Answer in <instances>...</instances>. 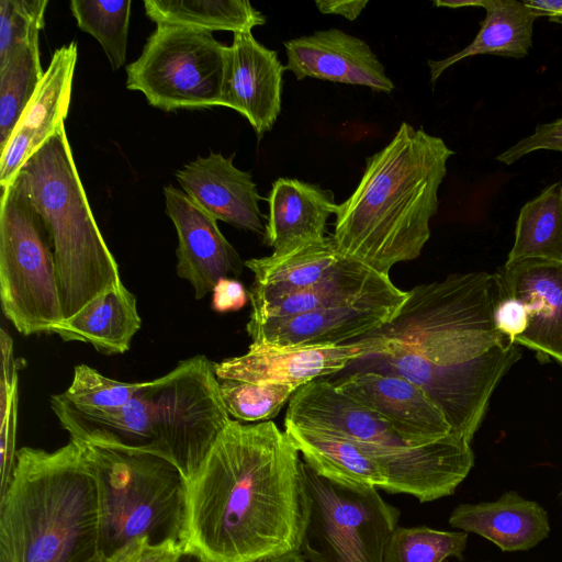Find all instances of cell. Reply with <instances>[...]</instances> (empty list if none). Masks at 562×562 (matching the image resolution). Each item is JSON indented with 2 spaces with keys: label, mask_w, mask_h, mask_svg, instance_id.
I'll return each mask as SVG.
<instances>
[{
  "label": "cell",
  "mask_w": 562,
  "mask_h": 562,
  "mask_svg": "<svg viewBox=\"0 0 562 562\" xmlns=\"http://www.w3.org/2000/svg\"><path fill=\"white\" fill-rule=\"evenodd\" d=\"M306 497L300 452L271 422L231 420L187 484L183 546L205 562L300 552Z\"/></svg>",
  "instance_id": "1"
},
{
  "label": "cell",
  "mask_w": 562,
  "mask_h": 562,
  "mask_svg": "<svg viewBox=\"0 0 562 562\" xmlns=\"http://www.w3.org/2000/svg\"><path fill=\"white\" fill-rule=\"evenodd\" d=\"M453 155L441 137L403 122L386 146L367 157L358 186L338 204L330 236L337 249L385 276L419 257Z\"/></svg>",
  "instance_id": "2"
},
{
  "label": "cell",
  "mask_w": 562,
  "mask_h": 562,
  "mask_svg": "<svg viewBox=\"0 0 562 562\" xmlns=\"http://www.w3.org/2000/svg\"><path fill=\"white\" fill-rule=\"evenodd\" d=\"M2 492L0 562H103L99 495L83 447H23Z\"/></svg>",
  "instance_id": "3"
},
{
  "label": "cell",
  "mask_w": 562,
  "mask_h": 562,
  "mask_svg": "<svg viewBox=\"0 0 562 562\" xmlns=\"http://www.w3.org/2000/svg\"><path fill=\"white\" fill-rule=\"evenodd\" d=\"M20 173L50 234L64 319L70 318L123 281L91 212L64 124Z\"/></svg>",
  "instance_id": "4"
},
{
  "label": "cell",
  "mask_w": 562,
  "mask_h": 562,
  "mask_svg": "<svg viewBox=\"0 0 562 562\" xmlns=\"http://www.w3.org/2000/svg\"><path fill=\"white\" fill-rule=\"evenodd\" d=\"M501 294L497 273L484 271L419 284L407 291L393 317L368 336L392 340L439 366L463 363L508 340L494 322Z\"/></svg>",
  "instance_id": "5"
},
{
  "label": "cell",
  "mask_w": 562,
  "mask_h": 562,
  "mask_svg": "<svg viewBox=\"0 0 562 562\" xmlns=\"http://www.w3.org/2000/svg\"><path fill=\"white\" fill-rule=\"evenodd\" d=\"M81 446L98 485L104 559L136 537L183 544L187 482L172 462L145 451Z\"/></svg>",
  "instance_id": "6"
},
{
  "label": "cell",
  "mask_w": 562,
  "mask_h": 562,
  "mask_svg": "<svg viewBox=\"0 0 562 562\" xmlns=\"http://www.w3.org/2000/svg\"><path fill=\"white\" fill-rule=\"evenodd\" d=\"M0 299L24 336L52 333L64 321L53 240L20 172L1 189Z\"/></svg>",
  "instance_id": "7"
},
{
  "label": "cell",
  "mask_w": 562,
  "mask_h": 562,
  "mask_svg": "<svg viewBox=\"0 0 562 562\" xmlns=\"http://www.w3.org/2000/svg\"><path fill=\"white\" fill-rule=\"evenodd\" d=\"M306 497L300 547L307 562H384L400 510L374 486L327 479L302 461Z\"/></svg>",
  "instance_id": "8"
},
{
  "label": "cell",
  "mask_w": 562,
  "mask_h": 562,
  "mask_svg": "<svg viewBox=\"0 0 562 562\" xmlns=\"http://www.w3.org/2000/svg\"><path fill=\"white\" fill-rule=\"evenodd\" d=\"M153 452L172 462L187 484L232 420L220 392L215 362L203 355L180 361L148 381Z\"/></svg>",
  "instance_id": "9"
},
{
  "label": "cell",
  "mask_w": 562,
  "mask_h": 562,
  "mask_svg": "<svg viewBox=\"0 0 562 562\" xmlns=\"http://www.w3.org/2000/svg\"><path fill=\"white\" fill-rule=\"evenodd\" d=\"M227 48L212 32L157 25L126 66V87L164 111L220 106Z\"/></svg>",
  "instance_id": "10"
},
{
  "label": "cell",
  "mask_w": 562,
  "mask_h": 562,
  "mask_svg": "<svg viewBox=\"0 0 562 562\" xmlns=\"http://www.w3.org/2000/svg\"><path fill=\"white\" fill-rule=\"evenodd\" d=\"M386 371L420 386L438 406L450 434L471 442L485 415L493 391L520 359L516 342L506 340L484 355L452 366H439L389 340L385 355L372 356Z\"/></svg>",
  "instance_id": "11"
},
{
  "label": "cell",
  "mask_w": 562,
  "mask_h": 562,
  "mask_svg": "<svg viewBox=\"0 0 562 562\" xmlns=\"http://www.w3.org/2000/svg\"><path fill=\"white\" fill-rule=\"evenodd\" d=\"M248 292L251 318L337 307L397 311L407 297V291L396 288L389 276L352 258L333 278L308 288L283 290L254 282Z\"/></svg>",
  "instance_id": "12"
},
{
  "label": "cell",
  "mask_w": 562,
  "mask_h": 562,
  "mask_svg": "<svg viewBox=\"0 0 562 562\" xmlns=\"http://www.w3.org/2000/svg\"><path fill=\"white\" fill-rule=\"evenodd\" d=\"M360 445L379 465L383 491L408 494L422 503L453 494L474 465L470 441L453 434L415 447Z\"/></svg>",
  "instance_id": "13"
},
{
  "label": "cell",
  "mask_w": 562,
  "mask_h": 562,
  "mask_svg": "<svg viewBox=\"0 0 562 562\" xmlns=\"http://www.w3.org/2000/svg\"><path fill=\"white\" fill-rule=\"evenodd\" d=\"M389 340L366 336L337 346L276 349L250 344L245 355L215 363L218 380L291 384L297 387L338 372L363 357L385 355Z\"/></svg>",
  "instance_id": "14"
},
{
  "label": "cell",
  "mask_w": 562,
  "mask_h": 562,
  "mask_svg": "<svg viewBox=\"0 0 562 562\" xmlns=\"http://www.w3.org/2000/svg\"><path fill=\"white\" fill-rule=\"evenodd\" d=\"M164 195L166 214L178 235L177 274L191 284L196 300L203 299L220 279L238 277L245 262L220 231L217 220L184 191L166 186Z\"/></svg>",
  "instance_id": "15"
},
{
  "label": "cell",
  "mask_w": 562,
  "mask_h": 562,
  "mask_svg": "<svg viewBox=\"0 0 562 562\" xmlns=\"http://www.w3.org/2000/svg\"><path fill=\"white\" fill-rule=\"evenodd\" d=\"M284 71L278 53L259 43L251 32L234 33L226 54L220 106L245 116L261 138L281 112Z\"/></svg>",
  "instance_id": "16"
},
{
  "label": "cell",
  "mask_w": 562,
  "mask_h": 562,
  "mask_svg": "<svg viewBox=\"0 0 562 562\" xmlns=\"http://www.w3.org/2000/svg\"><path fill=\"white\" fill-rule=\"evenodd\" d=\"M334 383L417 446L450 434V426L438 406L420 386L402 375L364 370Z\"/></svg>",
  "instance_id": "17"
},
{
  "label": "cell",
  "mask_w": 562,
  "mask_h": 562,
  "mask_svg": "<svg viewBox=\"0 0 562 562\" xmlns=\"http://www.w3.org/2000/svg\"><path fill=\"white\" fill-rule=\"evenodd\" d=\"M285 70L297 80L321 79L391 93L393 81L370 46L338 29L316 31L284 42Z\"/></svg>",
  "instance_id": "18"
},
{
  "label": "cell",
  "mask_w": 562,
  "mask_h": 562,
  "mask_svg": "<svg viewBox=\"0 0 562 562\" xmlns=\"http://www.w3.org/2000/svg\"><path fill=\"white\" fill-rule=\"evenodd\" d=\"M284 424L372 446H417L378 414L341 392L334 382L322 379L311 381L294 392Z\"/></svg>",
  "instance_id": "19"
},
{
  "label": "cell",
  "mask_w": 562,
  "mask_h": 562,
  "mask_svg": "<svg viewBox=\"0 0 562 562\" xmlns=\"http://www.w3.org/2000/svg\"><path fill=\"white\" fill-rule=\"evenodd\" d=\"M397 311L337 307L286 316L251 318L246 325L251 344L276 349L344 345L363 338L387 323Z\"/></svg>",
  "instance_id": "20"
},
{
  "label": "cell",
  "mask_w": 562,
  "mask_h": 562,
  "mask_svg": "<svg viewBox=\"0 0 562 562\" xmlns=\"http://www.w3.org/2000/svg\"><path fill=\"white\" fill-rule=\"evenodd\" d=\"M176 178L182 190L217 221L265 234L257 184L250 172L234 166L233 156L210 151L179 169Z\"/></svg>",
  "instance_id": "21"
},
{
  "label": "cell",
  "mask_w": 562,
  "mask_h": 562,
  "mask_svg": "<svg viewBox=\"0 0 562 562\" xmlns=\"http://www.w3.org/2000/svg\"><path fill=\"white\" fill-rule=\"evenodd\" d=\"M501 291L521 301L528 325L517 345L562 364V262L524 260L496 272Z\"/></svg>",
  "instance_id": "22"
},
{
  "label": "cell",
  "mask_w": 562,
  "mask_h": 562,
  "mask_svg": "<svg viewBox=\"0 0 562 562\" xmlns=\"http://www.w3.org/2000/svg\"><path fill=\"white\" fill-rule=\"evenodd\" d=\"M268 205L263 238L273 256L324 240L327 220L338 207L330 190L283 177L272 183Z\"/></svg>",
  "instance_id": "23"
},
{
  "label": "cell",
  "mask_w": 562,
  "mask_h": 562,
  "mask_svg": "<svg viewBox=\"0 0 562 562\" xmlns=\"http://www.w3.org/2000/svg\"><path fill=\"white\" fill-rule=\"evenodd\" d=\"M449 525L479 535L504 552L527 551L547 539L551 531L547 510L515 491L492 502L461 504Z\"/></svg>",
  "instance_id": "24"
},
{
  "label": "cell",
  "mask_w": 562,
  "mask_h": 562,
  "mask_svg": "<svg viewBox=\"0 0 562 562\" xmlns=\"http://www.w3.org/2000/svg\"><path fill=\"white\" fill-rule=\"evenodd\" d=\"M50 406L70 439L87 446L153 452V407L148 381L122 407L86 414L53 395Z\"/></svg>",
  "instance_id": "25"
},
{
  "label": "cell",
  "mask_w": 562,
  "mask_h": 562,
  "mask_svg": "<svg viewBox=\"0 0 562 562\" xmlns=\"http://www.w3.org/2000/svg\"><path fill=\"white\" fill-rule=\"evenodd\" d=\"M434 4L451 9L479 7L485 9L486 14L479 33L468 46L447 58L428 60L432 85L445 70L468 57L485 54L526 57L532 46L535 21L540 18L518 0H437Z\"/></svg>",
  "instance_id": "26"
},
{
  "label": "cell",
  "mask_w": 562,
  "mask_h": 562,
  "mask_svg": "<svg viewBox=\"0 0 562 562\" xmlns=\"http://www.w3.org/2000/svg\"><path fill=\"white\" fill-rule=\"evenodd\" d=\"M136 303L135 295L122 282L58 323L50 334L65 341L90 344L104 355L124 353L142 326Z\"/></svg>",
  "instance_id": "27"
},
{
  "label": "cell",
  "mask_w": 562,
  "mask_h": 562,
  "mask_svg": "<svg viewBox=\"0 0 562 562\" xmlns=\"http://www.w3.org/2000/svg\"><path fill=\"white\" fill-rule=\"evenodd\" d=\"M284 427L304 462L318 474L347 484L384 487L379 465L359 442L291 424Z\"/></svg>",
  "instance_id": "28"
},
{
  "label": "cell",
  "mask_w": 562,
  "mask_h": 562,
  "mask_svg": "<svg viewBox=\"0 0 562 562\" xmlns=\"http://www.w3.org/2000/svg\"><path fill=\"white\" fill-rule=\"evenodd\" d=\"M351 258L342 255L331 237L283 256L251 258L245 266L255 283L283 290L304 289L337 274Z\"/></svg>",
  "instance_id": "29"
},
{
  "label": "cell",
  "mask_w": 562,
  "mask_h": 562,
  "mask_svg": "<svg viewBox=\"0 0 562 562\" xmlns=\"http://www.w3.org/2000/svg\"><path fill=\"white\" fill-rule=\"evenodd\" d=\"M144 8L157 25L207 32H251L266 23V16L247 0H145Z\"/></svg>",
  "instance_id": "30"
},
{
  "label": "cell",
  "mask_w": 562,
  "mask_h": 562,
  "mask_svg": "<svg viewBox=\"0 0 562 562\" xmlns=\"http://www.w3.org/2000/svg\"><path fill=\"white\" fill-rule=\"evenodd\" d=\"M562 262V183L543 189L521 209L506 265L524 260Z\"/></svg>",
  "instance_id": "31"
},
{
  "label": "cell",
  "mask_w": 562,
  "mask_h": 562,
  "mask_svg": "<svg viewBox=\"0 0 562 562\" xmlns=\"http://www.w3.org/2000/svg\"><path fill=\"white\" fill-rule=\"evenodd\" d=\"M78 57L77 44L57 48L15 128L30 132L43 145L64 124L70 104Z\"/></svg>",
  "instance_id": "32"
},
{
  "label": "cell",
  "mask_w": 562,
  "mask_h": 562,
  "mask_svg": "<svg viewBox=\"0 0 562 562\" xmlns=\"http://www.w3.org/2000/svg\"><path fill=\"white\" fill-rule=\"evenodd\" d=\"M43 72L38 37L16 47L0 63V150L15 130Z\"/></svg>",
  "instance_id": "33"
},
{
  "label": "cell",
  "mask_w": 562,
  "mask_h": 562,
  "mask_svg": "<svg viewBox=\"0 0 562 562\" xmlns=\"http://www.w3.org/2000/svg\"><path fill=\"white\" fill-rule=\"evenodd\" d=\"M131 0H71L70 11L78 27L102 46L113 70L126 60Z\"/></svg>",
  "instance_id": "34"
},
{
  "label": "cell",
  "mask_w": 562,
  "mask_h": 562,
  "mask_svg": "<svg viewBox=\"0 0 562 562\" xmlns=\"http://www.w3.org/2000/svg\"><path fill=\"white\" fill-rule=\"evenodd\" d=\"M468 532L442 531L426 526L397 527L384 552V562H446L462 559Z\"/></svg>",
  "instance_id": "35"
},
{
  "label": "cell",
  "mask_w": 562,
  "mask_h": 562,
  "mask_svg": "<svg viewBox=\"0 0 562 562\" xmlns=\"http://www.w3.org/2000/svg\"><path fill=\"white\" fill-rule=\"evenodd\" d=\"M144 382H122L101 374L87 364H78L68 389L60 397L75 409L95 414L125 405Z\"/></svg>",
  "instance_id": "36"
},
{
  "label": "cell",
  "mask_w": 562,
  "mask_h": 562,
  "mask_svg": "<svg viewBox=\"0 0 562 562\" xmlns=\"http://www.w3.org/2000/svg\"><path fill=\"white\" fill-rule=\"evenodd\" d=\"M228 414L245 422L269 420L299 389L291 384L218 380Z\"/></svg>",
  "instance_id": "37"
},
{
  "label": "cell",
  "mask_w": 562,
  "mask_h": 562,
  "mask_svg": "<svg viewBox=\"0 0 562 562\" xmlns=\"http://www.w3.org/2000/svg\"><path fill=\"white\" fill-rule=\"evenodd\" d=\"M47 0L0 1V63L34 37L45 25Z\"/></svg>",
  "instance_id": "38"
},
{
  "label": "cell",
  "mask_w": 562,
  "mask_h": 562,
  "mask_svg": "<svg viewBox=\"0 0 562 562\" xmlns=\"http://www.w3.org/2000/svg\"><path fill=\"white\" fill-rule=\"evenodd\" d=\"M184 552L183 544L176 540L154 544L147 537H136L104 559V562H180Z\"/></svg>",
  "instance_id": "39"
},
{
  "label": "cell",
  "mask_w": 562,
  "mask_h": 562,
  "mask_svg": "<svg viewBox=\"0 0 562 562\" xmlns=\"http://www.w3.org/2000/svg\"><path fill=\"white\" fill-rule=\"evenodd\" d=\"M41 143L25 130L15 128L1 149L0 187H8L19 175L27 160L41 147Z\"/></svg>",
  "instance_id": "40"
},
{
  "label": "cell",
  "mask_w": 562,
  "mask_h": 562,
  "mask_svg": "<svg viewBox=\"0 0 562 562\" xmlns=\"http://www.w3.org/2000/svg\"><path fill=\"white\" fill-rule=\"evenodd\" d=\"M554 150L562 153V117L537 125L535 132L507 148L496 159L512 165L536 150Z\"/></svg>",
  "instance_id": "41"
},
{
  "label": "cell",
  "mask_w": 562,
  "mask_h": 562,
  "mask_svg": "<svg viewBox=\"0 0 562 562\" xmlns=\"http://www.w3.org/2000/svg\"><path fill=\"white\" fill-rule=\"evenodd\" d=\"M494 322L497 330L506 339L516 342L527 328V310L515 296L502 293L494 310Z\"/></svg>",
  "instance_id": "42"
},
{
  "label": "cell",
  "mask_w": 562,
  "mask_h": 562,
  "mask_svg": "<svg viewBox=\"0 0 562 562\" xmlns=\"http://www.w3.org/2000/svg\"><path fill=\"white\" fill-rule=\"evenodd\" d=\"M0 345L2 363L0 379V416H2L14 394L19 392V376L13 355V341L11 336L3 328L0 329Z\"/></svg>",
  "instance_id": "43"
},
{
  "label": "cell",
  "mask_w": 562,
  "mask_h": 562,
  "mask_svg": "<svg viewBox=\"0 0 562 562\" xmlns=\"http://www.w3.org/2000/svg\"><path fill=\"white\" fill-rule=\"evenodd\" d=\"M212 308L217 313L237 312L249 300V292L233 278L220 279L212 291Z\"/></svg>",
  "instance_id": "44"
},
{
  "label": "cell",
  "mask_w": 562,
  "mask_h": 562,
  "mask_svg": "<svg viewBox=\"0 0 562 562\" xmlns=\"http://www.w3.org/2000/svg\"><path fill=\"white\" fill-rule=\"evenodd\" d=\"M19 392L14 394L4 414L0 416L1 464L11 475L16 451L14 449L18 422ZM9 480V479H8Z\"/></svg>",
  "instance_id": "45"
},
{
  "label": "cell",
  "mask_w": 562,
  "mask_h": 562,
  "mask_svg": "<svg viewBox=\"0 0 562 562\" xmlns=\"http://www.w3.org/2000/svg\"><path fill=\"white\" fill-rule=\"evenodd\" d=\"M368 0L336 1L319 0L315 2L316 8L324 14L341 15L349 21H355L368 4Z\"/></svg>",
  "instance_id": "46"
},
{
  "label": "cell",
  "mask_w": 562,
  "mask_h": 562,
  "mask_svg": "<svg viewBox=\"0 0 562 562\" xmlns=\"http://www.w3.org/2000/svg\"><path fill=\"white\" fill-rule=\"evenodd\" d=\"M539 16L562 23V0H522Z\"/></svg>",
  "instance_id": "47"
},
{
  "label": "cell",
  "mask_w": 562,
  "mask_h": 562,
  "mask_svg": "<svg viewBox=\"0 0 562 562\" xmlns=\"http://www.w3.org/2000/svg\"><path fill=\"white\" fill-rule=\"evenodd\" d=\"M258 562H307L300 552H292L280 557L266 559Z\"/></svg>",
  "instance_id": "48"
},
{
  "label": "cell",
  "mask_w": 562,
  "mask_h": 562,
  "mask_svg": "<svg viewBox=\"0 0 562 562\" xmlns=\"http://www.w3.org/2000/svg\"><path fill=\"white\" fill-rule=\"evenodd\" d=\"M180 562H205L200 555L194 552L186 551L180 559Z\"/></svg>",
  "instance_id": "49"
},
{
  "label": "cell",
  "mask_w": 562,
  "mask_h": 562,
  "mask_svg": "<svg viewBox=\"0 0 562 562\" xmlns=\"http://www.w3.org/2000/svg\"><path fill=\"white\" fill-rule=\"evenodd\" d=\"M104 562V561H103Z\"/></svg>",
  "instance_id": "50"
}]
</instances>
